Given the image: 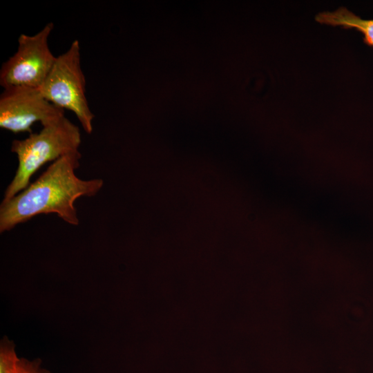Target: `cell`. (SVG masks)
<instances>
[{
	"label": "cell",
	"instance_id": "6da1fadb",
	"mask_svg": "<svg viewBox=\"0 0 373 373\" xmlns=\"http://www.w3.org/2000/svg\"><path fill=\"white\" fill-rule=\"evenodd\" d=\"M82 157L79 151L53 162L33 182L0 205V232L41 214L55 213L71 225H78L75 202L82 196L93 197L102 188V179L82 180L75 174Z\"/></svg>",
	"mask_w": 373,
	"mask_h": 373
},
{
	"label": "cell",
	"instance_id": "3957f363",
	"mask_svg": "<svg viewBox=\"0 0 373 373\" xmlns=\"http://www.w3.org/2000/svg\"><path fill=\"white\" fill-rule=\"evenodd\" d=\"M39 89L50 102L72 111L86 133L93 132L94 114L86 95V79L82 69L78 40H74L66 52L56 57Z\"/></svg>",
	"mask_w": 373,
	"mask_h": 373
},
{
	"label": "cell",
	"instance_id": "7a4b0ae2",
	"mask_svg": "<svg viewBox=\"0 0 373 373\" xmlns=\"http://www.w3.org/2000/svg\"><path fill=\"white\" fill-rule=\"evenodd\" d=\"M81 142L79 127L65 115L42 126L37 133H31L24 140H13L11 151L17 156L18 167L2 201L11 199L25 189L31 177L45 164L79 151Z\"/></svg>",
	"mask_w": 373,
	"mask_h": 373
},
{
	"label": "cell",
	"instance_id": "277c9868",
	"mask_svg": "<svg viewBox=\"0 0 373 373\" xmlns=\"http://www.w3.org/2000/svg\"><path fill=\"white\" fill-rule=\"evenodd\" d=\"M53 27L50 22L33 35H19L17 50L0 70V84L3 88L15 86L39 88L42 86L57 57L48 45Z\"/></svg>",
	"mask_w": 373,
	"mask_h": 373
},
{
	"label": "cell",
	"instance_id": "8992f818",
	"mask_svg": "<svg viewBox=\"0 0 373 373\" xmlns=\"http://www.w3.org/2000/svg\"><path fill=\"white\" fill-rule=\"evenodd\" d=\"M320 23L354 28L363 35L364 42L373 47V19H363L342 7L333 12H320L315 17Z\"/></svg>",
	"mask_w": 373,
	"mask_h": 373
},
{
	"label": "cell",
	"instance_id": "5b68a950",
	"mask_svg": "<svg viewBox=\"0 0 373 373\" xmlns=\"http://www.w3.org/2000/svg\"><path fill=\"white\" fill-rule=\"evenodd\" d=\"M64 116V110L47 100L39 88L8 86L0 95V126L14 133H32V126L39 122L48 124Z\"/></svg>",
	"mask_w": 373,
	"mask_h": 373
},
{
	"label": "cell",
	"instance_id": "52a82bcc",
	"mask_svg": "<svg viewBox=\"0 0 373 373\" xmlns=\"http://www.w3.org/2000/svg\"><path fill=\"white\" fill-rule=\"evenodd\" d=\"M40 359L30 362L19 359L15 352V345L5 336L1 342L0 373H49L40 369Z\"/></svg>",
	"mask_w": 373,
	"mask_h": 373
}]
</instances>
